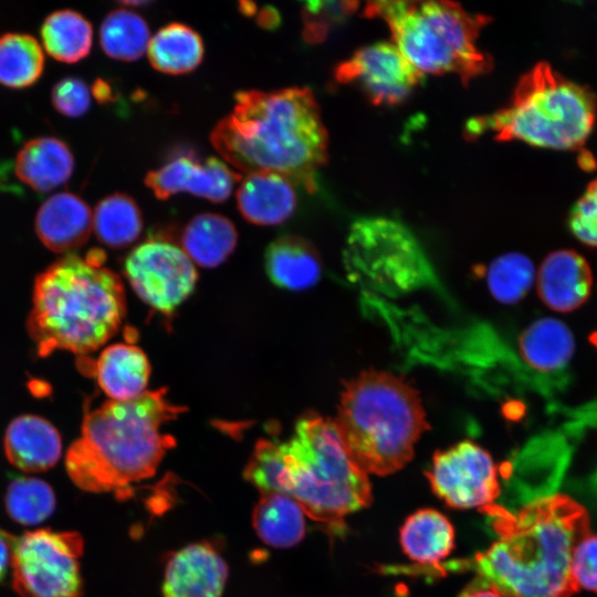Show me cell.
Listing matches in <instances>:
<instances>
[{"label": "cell", "instance_id": "6da1fadb", "mask_svg": "<svg viewBox=\"0 0 597 597\" xmlns=\"http://www.w3.org/2000/svg\"><path fill=\"white\" fill-rule=\"evenodd\" d=\"M496 535L486 551L451 568H470L479 585L503 597H572L577 587L570 572L575 546L589 532L585 509L566 495L536 500L512 513L495 503L479 510ZM447 567H438L442 569Z\"/></svg>", "mask_w": 597, "mask_h": 597}, {"label": "cell", "instance_id": "7a4b0ae2", "mask_svg": "<svg viewBox=\"0 0 597 597\" xmlns=\"http://www.w3.org/2000/svg\"><path fill=\"white\" fill-rule=\"evenodd\" d=\"M212 129L211 144L242 172H271L313 192L328 158L320 106L307 87L238 92Z\"/></svg>", "mask_w": 597, "mask_h": 597}, {"label": "cell", "instance_id": "3957f363", "mask_svg": "<svg viewBox=\"0 0 597 597\" xmlns=\"http://www.w3.org/2000/svg\"><path fill=\"white\" fill-rule=\"evenodd\" d=\"M185 411L167 398L166 388L146 390L130 400L109 399L88 411L81 437L66 452L71 480L84 491L125 499L134 483L155 475L176 446L164 427Z\"/></svg>", "mask_w": 597, "mask_h": 597}, {"label": "cell", "instance_id": "277c9868", "mask_svg": "<svg viewBox=\"0 0 597 597\" xmlns=\"http://www.w3.org/2000/svg\"><path fill=\"white\" fill-rule=\"evenodd\" d=\"M104 253L67 254L35 279L27 322L39 356L63 349L94 352L118 331L126 314L119 276L103 265Z\"/></svg>", "mask_w": 597, "mask_h": 597}, {"label": "cell", "instance_id": "5b68a950", "mask_svg": "<svg viewBox=\"0 0 597 597\" xmlns=\"http://www.w3.org/2000/svg\"><path fill=\"white\" fill-rule=\"evenodd\" d=\"M334 423L367 474H391L412 458L430 426L418 391L404 378L366 370L344 384Z\"/></svg>", "mask_w": 597, "mask_h": 597}, {"label": "cell", "instance_id": "8992f818", "mask_svg": "<svg viewBox=\"0 0 597 597\" xmlns=\"http://www.w3.org/2000/svg\"><path fill=\"white\" fill-rule=\"evenodd\" d=\"M280 493L334 532L345 527V516L371 503L368 474L349 457L334 420L312 412L283 442Z\"/></svg>", "mask_w": 597, "mask_h": 597}, {"label": "cell", "instance_id": "52a82bcc", "mask_svg": "<svg viewBox=\"0 0 597 597\" xmlns=\"http://www.w3.org/2000/svg\"><path fill=\"white\" fill-rule=\"evenodd\" d=\"M597 116V96L538 62L519 80L511 102L486 116L472 118L470 138L489 133L496 140H520L553 149L580 148Z\"/></svg>", "mask_w": 597, "mask_h": 597}, {"label": "cell", "instance_id": "ba28073f", "mask_svg": "<svg viewBox=\"0 0 597 597\" xmlns=\"http://www.w3.org/2000/svg\"><path fill=\"white\" fill-rule=\"evenodd\" d=\"M365 13L387 23L394 44L421 74H454L469 83L491 70L478 46L485 15L450 1H374Z\"/></svg>", "mask_w": 597, "mask_h": 597}, {"label": "cell", "instance_id": "9c48e42d", "mask_svg": "<svg viewBox=\"0 0 597 597\" xmlns=\"http://www.w3.org/2000/svg\"><path fill=\"white\" fill-rule=\"evenodd\" d=\"M84 542L80 533L40 528L18 537L12 586L20 597H81Z\"/></svg>", "mask_w": 597, "mask_h": 597}, {"label": "cell", "instance_id": "30bf717a", "mask_svg": "<svg viewBox=\"0 0 597 597\" xmlns=\"http://www.w3.org/2000/svg\"><path fill=\"white\" fill-rule=\"evenodd\" d=\"M345 260L352 272L366 274L395 287H409L428 270L423 251L400 222L368 217L356 220L349 231Z\"/></svg>", "mask_w": 597, "mask_h": 597}, {"label": "cell", "instance_id": "8fae6325", "mask_svg": "<svg viewBox=\"0 0 597 597\" xmlns=\"http://www.w3.org/2000/svg\"><path fill=\"white\" fill-rule=\"evenodd\" d=\"M124 266L136 294L165 314L175 311L192 293L198 279L196 266L184 250L159 239L137 245Z\"/></svg>", "mask_w": 597, "mask_h": 597}, {"label": "cell", "instance_id": "7c38bea8", "mask_svg": "<svg viewBox=\"0 0 597 597\" xmlns=\"http://www.w3.org/2000/svg\"><path fill=\"white\" fill-rule=\"evenodd\" d=\"M426 475L448 506L483 509L500 494L496 465L490 453L471 440L436 451Z\"/></svg>", "mask_w": 597, "mask_h": 597}, {"label": "cell", "instance_id": "4fadbf2b", "mask_svg": "<svg viewBox=\"0 0 597 597\" xmlns=\"http://www.w3.org/2000/svg\"><path fill=\"white\" fill-rule=\"evenodd\" d=\"M421 76L397 46L388 42L359 49L335 70L337 82L356 84L374 105L404 102Z\"/></svg>", "mask_w": 597, "mask_h": 597}, {"label": "cell", "instance_id": "5bb4252c", "mask_svg": "<svg viewBox=\"0 0 597 597\" xmlns=\"http://www.w3.org/2000/svg\"><path fill=\"white\" fill-rule=\"evenodd\" d=\"M240 179L221 160L200 159L192 151L175 156L165 165L146 175L145 185L160 200L179 192H189L213 202L224 201Z\"/></svg>", "mask_w": 597, "mask_h": 597}, {"label": "cell", "instance_id": "9a60e30c", "mask_svg": "<svg viewBox=\"0 0 597 597\" xmlns=\"http://www.w3.org/2000/svg\"><path fill=\"white\" fill-rule=\"evenodd\" d=\"M228 575V564L212 543H192L169 556L163 596L222 597Z\"/></svg>", "mask_w": 597, "mask_h": 597}, {"label": "cell", "instance_id": "2e32d148", "mask_svg": "<svg viewBox=\"0 0 597 597\" xmlns=\"http://www.w3.org/2000/svg\"><path fill=\"white\" fill-rule=\"evenodd\" d=\"M593 273L586 259L573 250L549 253L538 270L537 292L552 310L566 313L582 306L590 295Z\"/></svg>", "mask_w": 597, "mask_h": 597}, {"label": "cell", "instance_id": "e0dca14e", "mask_svg": "<svg viewBox=\"0 0 597 597\" xmlns=\"http://www.w3.org/2000/svg\"><path fill=\"white\" fill-rule=\"evenodd\" d=\"M93 229V213L84 200L71 192L49 197L35 218V232L43 244L59 253L82 247Z\"/></svg>", "mask_w": 597, "mask_h": 597}, {"label": "cell", "instance_id": "ac0fdd59", "mask_svg": "<svg viewBox=\"0 0 597 597\" xmlns=\"http://www.w3.org/2000/svg\"><path fill=\"white\" fill-rule=\"evenodd\" d=\"M8 460L25 472H42L60 459L62 442L57 430L45 419L23 415L10 422L4 436Z\"/></svg>", "mask_w": 597, "mask_h": 597}, {"label": "cell", "instance_id": "d6986e66", "mask_svg": "<svg viewBox=\"0 0 597 597\" xmlns=\"http://www.w3.org/2000/svg\"><path fill=\"white\" fill-rule=\"evenodd\" d=\"M242 217L254 224L273 226L287 220L296 207L293 182L271 172L249 174L237 190Z\"/></svg>", "mask_w": 597, "mask_h": 597}, {"label": "cell", "instance_id": "ffe728a7", "mask_svg": "<svg viewBox=\"0 0 597 597\" xmlns=\"http://www.w3.org/2000/svg\"><path fill=\"white\" fill-rule=\"evenodd\" d=\"M74 159L69 147L54 137L27 142L14 159L15 178L36 192H48L71 177Z\"/></svg>", "mask_w": 597, "mask_h": 597}, {"label": "cell", "instance_id": "44dd1931", "mask_svg": "<svg viewBox=\"0 0 597 597\" xmlns=\"http://www.w3.org/2000/svg\"><path fill=\"white\" fill-rule=\"evenodd\" d=\"M100 387L111 400H130L147 389L150 365L137 346L118 343L106 347L93 369Z\"/></svg>", "mask_w": 597, "mask_h": 597}, {"label": "cell", "instance_id": "7402d4cb", "mask_svg": "<svg viewBox=\"0 0 597 597\" xmlns=\"http://www.w3.org/2000/svg\"><path fill=\"white\" fill-rule=\"evenodd\" d=\"M265 271L276 286L303 291L316 284L322 263L311 242L296 235H283L268 247Z\"/></svg>", "mask_w": 597, "mask_h": 597}, {"label": "cell", "instance_id": "603a6c76", "mask_svg": "<svg viewBox=\"0 0 597 597\" xmlns=\"http://www.w3.org/2000/svg\"><path fill=\"white\" fill-rule=\"evenodd\" d=\"M400 544L412 561L436 567L454 547V530L440 512L422 509L406 520L400 528Z\"/></svg>", "mask_w": 597, "mask_h": 597}, {"label": "cell", "instance_id": "cb8c5ba5", "mask_svg": "<svg viewBox=\"0 0 597 597\" xmlns=\"http://www.w3.org/2000/svg\"><path fill=\"white\" fill-rule=\"evenodd\" d=\"M238 233L228 218L218 213H199L185 227L181 245L189 259L203 268L223 263L235 249Z\"/></svg>", "mask_w": 597, "mask_h": 597}, {"label": "cell", "instance_id": "d4e9b609", "mask_svg": "<svg viewBox=\"0 0 597 597\" xmlns=\"http://www.w3.org/2000/svg\"><path fill=\"white\" fill-rule=\"evenodd\" d=\"M258 536L275 548H289L305 535V513L296 501L283 493L261 494L252 513Z\"/></svg>", "mask_w": 597, "mask_h": 597}, {"label": "cell", "instance_id": "484cf974", "mask_svg": "<svg viewBox=\"0 0 597 597\" xmlns=\"http://www.w3.org/2000/svg\"><path fill=\"white\" fill-rule=\"evenodd\" d=\"M519 345L523 359L540 371H553L564 367L575 349L570 329L552 317L532 323L521 334Z\"/></svg>", "mask_w": 597, "mask_h": 597}, {"label": "cell", "instance_id": "4316f807", "mask_svg": "<svg viewBox=\"0 0 597 597\" xmlns=\"http://www.w3.org/2000/svg\"><path fill=\"white\" fill-rule=\"evenodd\" d=\"M203 42L197 31L174 22L159 29L149 40L147 55L151 66L167 74H186L202 61Z\"/></svg>", "mask_w": 597, "mask_h": 597}, {"label": "cell", "instance_id": "83f0119b", "mask_svg": "<svg viewBox=\"0 0 597 597\" xmlns=\"http://www.w3.org/2000/svg\"><path fill=\"white\" fill-rule=\"evenodd\" d=\"M45 51L55 60L74 63L85 57L92 46L93 29L80 13L60 10L50 14L42 28Z\"/></svg>", "mask_w": 597, "mask_h": 597}, {"label": "cell", "instance_id": "f1b7e54d", "mask_svg": "<svg viewBox=\"0 0 597 597\" xmlns=\"http://www.w3.org/2000/svg\"><path fill=\"white\" fill-rule=\"evenodd\" d=\"M93 229L97 239L111 248H124L138 239L143 217L136 201L125 193L104 198L93 213Z\"/></svg>", "mask_w": 597, "mask_h": 597}, {"label": "cell", "instance_id": "f546056e", "mask_svg": "<svg viewBox=\"0 0 597 597\" xmlns=\"http://www.w3.org/2000/svg\"><path fill=\"white\" fill-rule=\"evenodd\" d=\"M149 40L146 21L126 8L111 11L101 24V46L115 60L129 62L139 59L147 51Z\"/></svg>", "mask_w": 597, "mask_h": 597}, {"label": "cell", "instance_id": "4dcf8cb0", "mask_svg": "<svg viewBox=\"0 0 597 597\" xmlns=\"http://www.w3.org/2000/svg\"><path fill=\"white\" fill-rule=\"evenodd\" d=\"M43 64L42 48L33 36L20 33L0 36V84L27 87L40 77Z\"/></svg>", "mask_w": 597, "mask_h": 597}, {"label": "cell", "instance_id": "1f68e13d", "mask_svg": "<svg viewBox=\"0 0 597 597\" xmlns=\"http://www.w3.org/2000/svg\"><path fill=\"white\" fill-rule=\"evenodd\" d=\"M4 504L9 516L22 525H36L54 512L56 500L52 488L44 481L20 476L7 489Z\"/></svg>", "mask_w": 597, "mask_h": 597}, {"label": "cell", "instance_id": "d6a6232c", "mask_svg": "<svg viewBox=\"0 0 597 597\" xmlns=\"http://www.w3.org/2000/svg\"><path fill=\"white\" fill-rule=\"evenodd\" d=\"M535 279L532 261L521 253H507L496 258L486 275L488 287L495 300L512 304L522 300Z\"/></svg>", "mask_w": 597, "mask_h": 597}, {"label": "cell", "instance_id": "836d02e7", "mask_svg": "<svg viewBox=\"0 0 597 597\" xmlns=\"http://www.w3.org/2000/svg\"><path fill=\"white\" fill-rule=\"evenodd\" d=\"M283 471V442L261 439L244 469V478L261 494L280 493V480Z\"/></svg>", "mask_w": 597, "mask_h": 597}, {"label": "cell", "instance_id": "e575fe53", "mask_svg": "<svg viewBox=\"0 0 597 597\" xmlns=\"http://www.w3.org/2000/svg\"><path fill=\"white\" fill-rule=\"evenodd\" d=\"M357 7L353 1H310L302 10L303 38L308 43L322 42L329 30L344 21Z\"/></svg>", "mask_w": 597, "mask_h": 597}, {"label": "cell", "instance_id": "d590c367", "mask_svg": "<svg viewBox=\"0 0 597 597\" xmlns=\"http://www.w3.org/2000/svg\"><path fill=\"white\" fill-rule=\"evenodd\" d=\"M568 226L579 241L597 248V178L588 184L573 206Z\"/></svg>", "mask_w": 597, "mask_h": 597}, {"label": "cell", "instance_id": "8d00e7d4", "mask_svg": "<svg viewBox=\"0 0 597 597\" xmlns=\"http://www.w3.org/2000/svg\"><path fill=\"white\" fill-rule=\"evenodd\" d=\"M52 103L62 115L81 116L86 113L91 104L90 88L80 78H63L52 90Z\"/></svg>", "mask_w": 597, "mask_h": 597}, {"label": "cell", "instance_id": "74e56055", "mask_svg": "<svg viewBox=\"0 0 597 597\" xmlns=\"http://www.w3.org/2000/svg\"><path fill=\"white\" fill-rule=\"evenodd\" d=\"M570 572L577 589L597 591V535L589 533L575 546Z\"/></svg>", "mask_w": 597, "mask_h": 597}, {"label": "cell", "instance_id": "f35d334b", "mask_svg": "<svg viewBox=\"0 0 597 597\" xmlns=\"http://www.w3.org/2000/svg\"><path fill=\"white\" fill-rule=\"evenodd\" d=\"M17 541L18 537L0 527V584L11 570Z\"/></svg>", "mask_w": 597, "mask_h": 597}, {"label": "cell", "instance_id": "ab89813d", "mask_svg": "<svg viewBox=\"0 0 597 597\" xmlns=\"http://www.w3.org/2000/svg\"><path fill=\"white\" fill-rule=\"evenodd\" d=\"M256 22L265 30H274L281 25L282 18L274 7L266 6L259 11Z\"/></svg>", "mask_w": 597, "mask_h": 597}, {"label": "cell", "instance_id": "60d3db41", "mask_svg": "<svg viewBox=\"0 0 597 597\" xmlns=\"http://www.w3.org/2000/svg\"><path fill=\"white\" fill-rule=\"evenodd\" d=\"M92 94L101 103L113 101L114 97L112 86L103 80H96L94 82Z\"/></svg>", "mask_w": 597, "mask_h": 597}, {"label": "cell", "instance_id": "b9f144b4", "mask_svg": "<svg viewBox=\"0 0 597 597\" xmlns=\"http://www.w3.org/2000/svg\"><path fill=\"white\" fill-rule=\"evenodd\" d=\"M461 597H503L495 589L482 585L469 589V591L461 595Z\"/></svg>", "mask_w": 597, "mask_h": 597}, {"label": "cell", "instance_id": "7bdbcfd3", "mask_svg": "<svg viewBox=\"0 0 597 597\" xmlns=\"http://www.w3.org/2000/svg\"><path fill=\"white\" fill-rule=\"evenodd\" d=\"M239 10L244 15H253L256 12V6L253 2L250 1H241L239 2Z\"/></svg>", "mask_w": 597, "mask_h": 597}]
</instances>
